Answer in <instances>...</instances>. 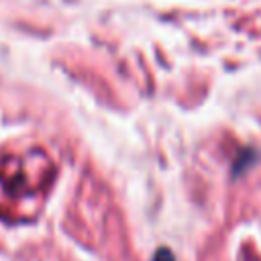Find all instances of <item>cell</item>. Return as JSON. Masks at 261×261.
<instances>
[{
	"label": "cell",
	"instance_id": "1",
	"mask_svg": "<svg viewBox=\"0 0 261 261\" xmlns=\"http://www.w3.org/2000/svg\"><path fill=\"white\" fill-rule=\"evenodd\" d=\"M153 261H173V255L167 251V249H161L157 255H155V259Z\"/></svg>",
	"mask_w": 261,
	"mask_h": 261
}]
</instances>
